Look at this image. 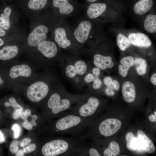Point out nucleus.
Segmentation results:
<instances>
[{
  "instance_id": "f257e3e1",
  "label": "nucleus",
  "mask_w": 156,
  "mask_h": 156,
  "mask_svg": "<svg viewBox=\"0 0 156 156\" xmlns=\"http://www.w3.org/2000/svg\"><path fill=\"white\" fill-rule=\"evenodd\" d=\"M85 140L83 134L70 137L62 135L45 143L41 152L45 156H76L78 149Z\"/></svg>"
},
{
  "instance_id": "f03ea898",
  "label": "nucleus",
  "mask_w": 156,
  "mask_h": 156,
  "mask_svg": "<svg viewBox=\"0 0 156 156\" xmlns=\"http://www.w3.org/2000/svg\"><path fill=\"white\" fill-rule=\"evenodd\" d=\"M58 117L53 124V130L54 133L61 135L80 136L86 131L91 125L90 119L67 111Z\"/></svg>"
},
{
  "instance_id": "7ed1b4c3",
  "label": "nucleus",
  "mask_w": 156,
  "mask_h": 156,
  "mask_svg": "<svg viewBox=\"0 0 156 156\" xmlns=\"http://www.w3.org/2000/svg\"><path fill=\"white\" fill-rule=\"evenodd\" d=\"M84 96L72 95L61 89L50 96L47 103V109L52 116H59L68 111L73 105L78 103Z\"/></svg>"
},
{
  "instance_id": "20e7f679",
  "label": "nucleus",
  "mask_w": 156,
  "mask_h": 156,
  "mask_svg": "<svg viewBox=\"0 0 156 156\" xmlns=\"http://www.w3.org/2000/svg\"><path fill=\"white\" fill-rule=\"evenodd\" d=\"M76 105L72 106L67 112L84 118L90 119L99 107L100 101L95 96L86 95Z\"/></svg>"
},
{
  "instance_id": "39448f33",
  "label": "nucleus",
  "mask_w": 156,
  "mask_h": 156,
  "mask_svg": "<svg viewBox=\"0 0 156 156\" xmlns=\"http://www.w3.org/2000/svg\"><path fill=\"white\" fill-rule=\"evenodd\" d=\"M49 91V87L46 83L38 81L33 83L29 86L27 90V94L31 101L37 102L46 97Z\"/></svg>"
},
{
  "instance_id": "423d86ee",
  "label": "nucleus",
  "mask_w": 156,
  "mask_h": 156,
  "mask_svg": "<svg viewBox=\"0 0 156 156\" xmlns=\"http://www.w3.org/2000/svg\"><path fill=\"white\" fill-rule=\"evenodd\" d=\"M122 123L118 119L108 118L102 121L99 124L98 130L103 136L108 137L116 133L120 128Z\"/></svg>"
},
{
  "instance_id": "0eeeda50",
  "label": "nucleus",
  "mask_w": 156,
  "mask_h": 156,
  "mask_svg": "<svg viewBox=\"0 0 156 156\" xmlns=\"http://www.w3.org/2000/svg\"><path fill=\"white\" fill-rule=\"evenodd\" d=\"M48 32V29L45 25H41L37 26L28 37V44L33 47L38 46L41 42L45 40Z\"/></svg>"
},
{
  "instance_id": "6e6552de",
  "label": "nucleus",
  "mask_w": 156,
  "mask_h": 156,
  "mask_svg": "<svg viewBox=\"0 0 156 156\" xmlns=\"http://www.w3.org/2000/svg\"><path fill=\"white\" fill-rule=\"evenodd\" d=\"M92 27L91 23L88 21H84L79 24L74 32V35L77 40L81 43H83L88 40Z\"/></svg>"
},
{
  "instance_id": "1a4fd4ad",
  "label": "nucleus",
  "mask_w": 156,
  "mask_h": 156,
  "mask_svg": "<svg viewBox=\"0 0 156 156\" xmlns=\"http://www.w3.org/2000/svg\"><path fill=\"white\" fill-rule=\"evenodd\" d=\"M128 38L131 44L138 47L148 48L152 44V42L147 36L142 33H131L129 35Z\"/></svg>"
},
{
  "instance_id": "9d476101",
  "label": "nucleus",
  "mask_w": 156,
  "mask_h": 156,
  "mask_svg": "<svg viewBox=\"0 0 156 156\" xmlns=\"http://www.w3.org/2000/svg\"><path fill=\"white\" fill-rule=\"evenodd\" d=\"M38 50L45 57L51 58L55 57L57 53V46L54 42L44 40L38 46Z\"/></svg>"
},
{
  "instance_id": "9b49d317",
  "label": "nucleus",
  "mask_w": 156,
  "mask_h": 156,
  "mask_svg": "<svg viewBox=\"0 0 156 156\" xmlns=\"http://www.w3.org/2000/svg\"><path fill=\"white\" fill-rule=\"evenodd\" d=\"M93 63L96 67L102 70L112 68L114 65L112 57L96 54L94 56Z\"/></svg>"
},
{
  "instance_id": "f8f14e48",
  "label": "nucleus",
  "mask_w": 156,
  "mask_h": 156,
  "mask_svg": "<svg viewBox=\"0 0 156 156\" xmlns=\"http://www.w3.org/2000/svg\"><path fill=\"white\" fill-rule=\"evenodd\" d=\"M122 92L123 98L127 102H133L136 97V91L134 85L131 82L127 81L123 84Z\"/></svg>"
},
{
  "instance_id": "ddd939ff",
  "label": "nucleus",
  "mask_w": 156,
  "mask_h": 156,
  "mask_svg": "<svg viewBox=\"0 0 156 156\" xmlns=\"http://www.w3.org/2000/svg\"><path fill=\"white\" fill-rule=\"evenodd\" d=\"M31 73V68L28 65L22 64L13 66L11 69L10 75L12 78L14 79L19 76L25 77H29Z\"/></svg>"
},
{
  "instance_id": "4468645a",
  "label": "nucleus",
  "mask_w": 156,
  "mask_h": 156,
  "mask_svg": "<svg viewBox=\"0 0 156 156\" xmlns=\"http://www.w3.org/2000/svg\"><path fill=\"white\" fill-rule=\"evenodd\" d=\"M55 40L61 48L66 49L71 44L70 41L67 39L65 30L63 28L58 27L54 31Z\"/></svg>"
},
{
  "instance_id": "2eb2a0df",
  "label": "nucleus",
  "mask_w": 156,
  "mask_h": 156,
  "mask_svg": "<svg viewBox=\"0 0 156 156\" xmlns=\"http://www.w3.org/2000/svg\"><path fill=\"white\" fill-rule=\"evenodd\" d=\"M106 8V5L104 3H92L88 7L87 14L90 18L94 19L101 15L105 12Z\"/></svg>"
},
{
  "instance_id": "dca6fc26",
  "label": "nucleus",
  "mask_w": 156,
  "mask_h": 156,
  "mask_svg": "<svg viewBox=\"0 0 156 156\" xmlns=\"http://www.w3.org/2000/svg\"><path fill=\"white\" fill-rule=\"evenodd\" d=\"M137 134L141 144L142 149L149 153H153L155 148L152 141L141 130L138 131Z\"/></svg>"
},
{
  "instance_id": "f3484780",
  "label": "nucleus",
  "mask_w": 156,
  "mask_h": 156,
  "mask_svg": "<svg viewBox=\"0 0 156 156\" xmlns=\"http://www.w3.org/2000/svg\"><path fill=\"white\" fill-rule=\"evenodd\" d=\"M120 62L121 64L118 67L119 73L123 77H125L130 68L134 64V60L133 57L128 56L122 58Z\"/></svg>"
},
{
  "instance_id": "a211bd4d",
  "label": "nucleus",
  "mask_w": 156,
  "mask_h": 156,
  "mask_svg": "<svg viewBox=\"0 0 156 156\" xmlns=\"http://www.w3.org/2000/svg\"><path fill=\"white\" fill-rule=\"evenodd\" d=\"M18 49L16 45L6 46L0 50V60H7L12 59L18 53Z\"/></svg>"
},
{
  "instance_id": "6ab92c4d",
  "label": "nucleus",
  "mask_w": 156,
  "mask_h": 156,
  "mask_svg": "<svg viewBox=\"0 0 156 156\" xmlns=\"http://www.w3.org/2000/svg\"><path fill=\"white\" fill-rule=\"evenodd\" d=\"M153 4V0H140L134 5L133 10L137 14L142 15L148 11Z\"/></svg>"
},
{
  "instance_id": "aec40b11",
  "label": "nucleus",
  "mask_w": 156,
  "mask_h": 156,
  "mask_svg": "<svg viewBox=\"0 0 156 156\" xmlns=\"http://www.w3.org/2000/svg\"><path fill=\"white\" fill-rule=\"evenodd\" d=\"M86 140L78 149L76 156H101L96 149L94 147H90L87 144L86 142Z\"/></svg>"
},
{
  "instance_id": "412c9836",
  "label": "nucleus",
  "mask_w": 156,
  "mask_h": 156,
  "mask_svg": "<svg viewBox=\"0 0 156 156\" xmlns=\"http://www.w3.org/2000/svg\"><path fill=\"white\" fill-rule=\"evenodd\" d=\"M54 7L58 8L60 13L68 14L74 10L73 6L68 2V0H53Z\"/></svg>"
},
{
  "instance_id": "4be33fe9",
  "label": "nucleus",
  "mask_w": 156,
  "mask_h": 156,
  "mask_svg": "<svg viewBox=\"0 0 156 156\" xmlns=\"http://www.w3.org/2000/svg\"><path fill=\"white\" fill-rule=\"evenodd\" d=\"M11 11L10 7H7L4 9V13H2L0 16V27L5 30L8 29L10 27L9 16Z\"/></svg>"
},
{
  "instance_id": "5701e85b",
  "label": "nucleus",
  "mask_w": 156,
  "mask_h": 156,
  "mask_svg": "<svg viewBox=\"0 0 156 156\" xmlns=\"http://www.w3.org/2000/svg\"><path fill=\"white\" fill-rule=\"evenodd\" d=\"M144 27L146 31L150 33L156 32V15L151 14L147 16L144 21Z\"/></svg>"
},
{
  "instance_id": "b1692460",
  "label": "nucleus",
  "mask_w": 156,
  "mask_h": 156,
  "mask_svg": "<svg viewBox=\"0 0 156 156\" xmlns=\"http://www.w3.org/2000/svg\"><path fill=\"white\" fill-rule=\"evenodd\" d=\"M120 153V148L118 144L113 141L104 150L103 155L104 156H116L118 155Z\"/></svg>"
},
{
  "instance_id": "393cba45",
  "label": "nucleus",
  "mask_w": 156,
  "mask_h": 156,
  "mask_svg": "<svg viewBox=\"0 0 156 156\" xmlns=\"http://www.w3.org/2000/svg\"><path fill=\"white\" fill-rule=\"evenodd\" d=\"M116 42L117 46L122 51H126L131 44L129 39L124 34L121 33L117 35Z\"/></svg>"
},
{
  "instance_id": "a878e982",
  "label": "nucleus",
  "mask_w": 156,
  "mask_h": 156,
  "mask_svg": "<svg viewBox=\"0 0 156 156\" xmlns=\"http://www.w3.org/2000/svg\"><path fill=\"white\" fill-rule=\"evenodd\" d=\"M134 64L138 75H143L146 73L147 64L144 59L141 58H136L134 60Z\"/></svg>"
},
{
  "instance_id": "bb28decb",
  "label": "nucleus",
  "mask_w": 156,
  "mask_h": 156,
  "mask_svg": "<svg viewBox=\"0 0 156 156\" xmlns=\"http://www.w3.org/2000/svg\"><path fill=\"white\" fill-rule=\"evenodd\" d=\"M47 0H30L28 6L33 10H39L44 8L45 6Z\"/></svg>"
},
{
  "instance_id": "cd10ccee",
  "label": "nucleus",
  "mask_w": 156,
  "mask_h": 156,
  "mask_svg": "<svg viewBox=\"0 0 156 156\" xmlns=\"http://www.w3.org/2000/svg\"><path fill=\"white\" fill-rule=\"evenodd\" d=\"M74 65L77 75H83L86 73L87 69V66L84 61L78 60L75 62Z\"/></svg>"
},
{
  "instance_id": "c85d7f7f",
  "label": "nucleus",
  "mask_w": 156,
  "mask_h": 156,
  "mask_svg": "<svg viewBox=\"0 0 156 156\" xmlns=\"http://www.w3.org/2000/svg\"><path fill=\"white\" fill-rule=\"evenodd\" d=\"M66 74L68 77L73 78L77 75L74 65L70 64L66 67L65 69Z\"/></svg>"
},
{
  "instance_id": "c756f323",
  "label": "nucleus",
  "mask_w": 156,
  "mask_h": 156,
  "mask_svg": "<svg viewBox=\"0 0 156 156\" xmlns=\"http://www.w3.org/2000/svg\"><path fill=\"white\" fill-rule=\"evenodd\" d=\"M131 145L133 151L142 149L141 144L138 138L133 137L131 140Z\"/></svg>"
},
{
  "instance_id": "7c9ffc66",
  "label": "nucleus",
  "mask_w": 156,
  "mask_h": 156,
  "mask_svg": "<svg viewBox=\"0 0 156 156\" xmlns=\"http://www.w3.org/2000/svg\"><path fill=\"white\" fill-rule=\"evenodd\" d=\"M4 105L6 107L12 106L14 108V109L22 107L17 103L15 99L12 97L9 99L8 102H5L4 103Z\"/></svg>"
},
{
  "instance_id": "2f4dec72",
  "label": "nucleus",
  "mask_w": 156,
  "mask_h": 156,
  "mask_svg": "<svg viewBox=\"0 0 156 156\" xmlns=\"http://www.w3.org/2000/svg\"><path fill=\"white\" fill-rule=\"evenodd\" d=\"M21 143L20 142L16 140L12 142L9 147L10 152L13 154H15L19 150V146Z\"/></svg>"
},
{
  "instance_id": "473e14b6",
  "label": "nucleus",
  "mask_w": 156,
  "mask_h": 156,
  "mask_svg": "<svg viewBox=\"0 0 156 156\" xmlns=\"http://www.w3.org/2000/svg\"><path fill=\"white\" fill-rule=\"evenodd\" d=\"M36 148V144L34 143H32L24 147L23 149H21V150L24 156L26 154L34 151L35 150Z\"/></svg>"
},
{
  "instance_id": "72a5a7b5",
  "label": "nucleus",
  "mask_w": 156,
  "mask_h": 156,
  "mask_svg": "<svg viewBox=\"0 0 156 156\" xmlns=\"http://www.w3.org/2000/svg\"><path fill=\"white\" fill-rule=\"evenodd\" d=\"M134 137L133 133L131 132L128 133L125 135V139L127 142V147L129 150L131 151H133L131 146V140Z\"/></svg>"
},
{
  "instance_id": "f704fd0d",
  "label": "nucleus",
  "mask_w": 156,
  "mask_h": 156,
  "mask_svg": "<svg viewBox=\"0 0 156 156\" xmlns=\"http://www.w3.org/2000/svg\"><path fill=\"white\" fill-rule=\"evenodd\" d=\"M95 78L93 81L92 84L93 88L95 90L99 89L102 85V82L99 77H95Z\"/></svg>"
},
{
  "instance_id": "c9c22d12",
  "label": "nucleus",
  "mask_w": 156,
  "mask_h": 156,
  "mask_svg": "<svg viewBox=\"0 0 156 156\" xmlns=\"http://www.w3.org/2000/svg\"><path fill=\"white\" fill-rule=\"evenodd\" d=\"M12 129L14 132V138H18L19 136L20 132V127L17 124H14L12 127Z\"/></svg>"
},
{
  "instance_id": "e433bc0d",
  "label": "nucleus",
  "mask_w": 156,
  "mask_h": 156,
  "mask_svg": "<svg viewBox=\"0 0 156 156\" xmlns=\"http://www.w3.org/2000/svg\"><path fill=\"white\" fill-rule=\"evenodd\" d=\"M23 110V107L14 109L12 115V117L14 120L18 119L20 117L21 114Z\"/></svg>"
},
{
  "instance_id": "4c0bfd02",
  "label": "nucleus",
  "mask_w": 156,
  "mask_h": 156,
  "mask_svg": "<svg viewBox=\"0 0 156 156\" xmlns=\"http://www.w3.org/2000/svg\"><path fill=\"white\" fill-rule=\"evenodd\" d=\"M22 125L23 128L28 130L32 129L33 126L31 122H29L27 119L24 120L22 123Z\"/></svg>"
},
{
  "instance_id": "58836bf2",
  "label": "nucleus",
  "mask_w": 156,
  "mask_h": 156,
  "mask_svg": "<svg viewBox=\"0 0 156 156\" xmlns=\"http://www.w3.org/2000/svg\"><path fill=\"white\" fill-rule=\"evenodd\" d=\"M95 76L93 74L89 73L85 76L84 79L86 83H89L93 81L95 79Z\"/></svg>"
},
{
  "instance_id": "ea45409f",
  "label": "nucleus",
  "mask_w": 156,
  "mask_h": 156,
  "mask_svg": "<svg viewBox=\"0 0 156 156\" xmlns=\"http://www.w3.org/2000/svg\"><path fill=\"white\" fill-rule=\"evenodd\" d=\"M113 80L112 79L109 77H106L104 79L103 82L107 87H111Z\"/></svg>"
},
{
  "instance_id": "a19ab883",
  "label": "nucleus",
  "mask_w": 156,
  "mask_h": 156,
  "mask_svg": "<svg viewBox=\"0 0 156 156\" xmlns=\"http://www.w3.org/2000/svg\"><path fill=\"white\" fill-rule=\"evenodd\" d=\"M105 93L107 95L110 96H113L115 94L114 90L111 88L108 87L105 88Z\"/></svg>"
},
{
  "instance_id": "79ce46f5",
  "label": "nucleus",
  "mask_w": 156,
  "mask_h": 156,
  "mask_svg": "<svg viewBox=\"0 0 156 156\" xmlns=\"http://www.w3.org/2000/svg\"><path fill=\"white\" fill-rule=\"evenodd\" d=\"M31 115V111L28 109L25 110V112L21 113V118L24 120L27 119V118Z\"/></svg>"
},
{
  "instance_id": "37998d69",
  "label": "nucleus",
  "mask_w": 156,
  "mask_h": 156,
  "mask_svg": "<svg viewBox=\"0 0 156 156\" xmlns=\"http://www.w3.org/2000/svg\"><path fill=\"white\" fill-rule=\"evenodd\" d=\"M31 140L29 138H27L23 139L20 144L21 147H24L28 145L31 142Z\"/></svg>"
},
{
  "instance_id": "c03bdc74",
  "label": "nucleus",
  "mask_w": 156,
  "mask_h": 156,
  "mask_svg": "<svg viewBox=\"0 0 156 156\" xmlns=\"http://www.w3.org/2000/svg\"><path fill=\"white\" fill-rule=\"evenodd\" d=\"M120 87V84L118 81L116 80H113L111 88L114 90H118Z\"/></svg>"
},
{
  "instance_id": "a18cd8bd",
  "label": "nucleus",
  "mask_w": 156,
  "mask_h": 156,
  "mask_svg": "<svg viewBox=\"0 0 156 156\" xmlns=\"http://www.w3.org/2000/svg\"><path fill=\"white\" fill-rule=\"evenodd\" d=\"M92 73L93 75L95 77H99L100 73V69L96 67L93 68L92 69Z\"/></svg>"
},
{
  "instance_id": "49530a36",
  "label": "nucleus",
  "mask_w": 156,
  "mask_h": 156,
  "mask_svg": "<svg viewBox=\"0 0 156 156\" xmlns=\"http://www.w3.org/2000/svg\"><path fill=\"white\" fill-rule=\"evenodd\" d=\"M150 81L152 83L154 86L156 85V74H153L151 76Z\"/></svg>"
},
{
  "instance_id": "de8ad7c7",
  "label": "nucleus",
  "mask_w": 156,
  "mask_h": 156,
  "mask_svg": "<svg viewBox=\"0 0 156 156\" xmlns=\"http://www.w3.org/2000/svg\"><path fill=\"white\" fill-rule=\"evenodd\" d=\"M32 119L31 123L33 126H35L36 125V124L35 121L38 119V117L36 115H33L32 116Z\"/></svg>"
},
{
  "instance_id": "09e8293b",
  "label": "nucleus",
  "mask_w": 156,
  "mask_h": 156,
  "mask_svg": "<svg viewBox=\"0 0 156 156\" xmlns=\"http://www.w3.org/2000/svg\"><path fill=\"white\" fill-rule=\"evenodd\" d=\"M148 119L150 121L152 122H155L156 121V116L153 114H151L148 117Z\"/></svg>"
},
{
  "instance_id": "8fccbe9b",
  "label": "nucleus",
  "mask_w": 156,
  "mask_h": 156,
  "mask_svg": "<svg viewBox=\"0 0 156 156\" xmlns=\"http://www.w3.org/2000/svg\"><path fill=\"white\" fill-rule=\"evenodd\" d=\"M5 32L3 29L0 28V36H3L5 35Z\"/></svg>"
},
{
  "instance_id": "3c124183",
  "label": "nucleus",
  "mask_w": 156,
  "mask_h": 156,
  "mask_svg": "<svg viewBox=\"0 0 156 156\" xmlns=\"http://www.w3.org/2000/svg\"><path fill=\"white\" fill-rule=\"evenodd\" d=\"M3 135L1 132L0 131V142H3L4 141V138H3Z\"/></svg>"
},
{
  "instance_id": "603ef678",
  "label": "nucleus",
  "mask_w": 156,
  "mask_h": 156,
  "mask_svg": "<svg viewBox=\"0 0 156 156\" xmlns=\"http://www.w3.org/2000/svg\"><path fill=\"white\" fill-rule=\"evenodd\" d=\"M4 44L3 40L0 38V46H2Z\"/></svg>"
},
{
  "instance_id": "864d4df0",
  "label": "nucleus",
  "mask_w": 156,
  "mask_h": 156,
  "mask_svg": "<svg viewBox=\"0 0 156 156\" xmlns=\"http://www.w3.org/2000/svg\"><path fill=\"white\" fill-rule=\"evenodd\" d=\"M88 1L91 2H94L95 1H97V0H87Z\"/></svg>"
},
{
  "instance_id": "5fc2aeb1",
  "label": "nucleus",
  "mask_w": 156,
  "mask_h": 156,
  "mask_svg": "<svg viewBox=\"0 0 156 156\" xmlns=\"http://www.w3.org/2000/svg\"><path fill=\"white\" fill-rule=\"evenodd\" d=\"M2 82V80L1 79V78L0 76V85L1 84Z\"/></svg>"
},
{
  "instance_id": "6e6d98bb",
  "label": "nucleus",
  "mask_w": 156,
  "mask_h": 156,
  "mask_svg": "<svg viewBox=\"0 0 156 156\" xmlns=\"http://www.w3.org/2000/svg\"><path fill=\"white\" fill-rule=\"evenodd\" d=\"M156 112L155 111V112H154V114H155V116H156Z\"/></svg>"
},
{
  "instance_id": "4d7b16f0",
  "label": "nucleus",
  "mask_w": 156,
  "mask_h": 156,
  "mask_svg": "<svg viewBox=\"0 0 156 156\" xmlns=\"http://www.w3.org/2000/svg\"></svg>"
}]
</instances>
